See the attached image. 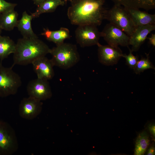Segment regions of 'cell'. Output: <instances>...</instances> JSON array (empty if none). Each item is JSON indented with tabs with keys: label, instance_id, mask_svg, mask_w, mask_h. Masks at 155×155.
<instances>
[{
	"label": "cell",
	"instance_id": "6da1fadb",
	"mask_svg": "<svg viewBox=\"0 0 155 155\" xmlns=\"http://www.w3.org/2000/svg\"><path fill=\"white\" fill-rule=\"evenodd\" d=\"M104 3L105 0H72L67 9L68 18L73 25L99 26L106 20Z\"/></svg>",
	"mask_w": 155,
	"mask_h": 155
},
{
	"label": "cell",
	"instance_id": "7a4b0ae2",
	"mask_svg": "<svg viewBox=\"0 0 155 155\" xmlns=\"http://www.w3.org/2000/svg\"><path fill=\"white\" fill-rule=\"evenodd\" d=\"M51 49L38 38H19L16 43V50L13 54L14 65H26L36 59L50 53Z\"/></svg>",
	"mask_w": 155,
	"mask_h": 155
},
{
	"label": "cell",
	"instance_id": "3957f363",
	"mask_svg": "<svg viewBox=\"0 0 155 155\" xmlns=\"http://www.w3.org/2000/svg\"><path fill=\"white\" fill-rule=\"evenodd\" d=\"M51 59L54 66L67 69L75 65L80 60L76 45L63 42L51 49Z\"/></svg>",
	"mask_w": 155,
	"mask_h": 155
},
{
	"label": "cell",
	"instance_id": "277c9868",
	"mask_svg": "<svg viewBox=\"0 0 155 155\" xmlns=\"http://www.w3.org/2000/svg\"><path fill=\"white\" fill-rule=\"evenodd\" d=\"M106 20L119 28L129 36L136 27L125 8L120 5L115 4L111 9L107 10Z\"/></svg>",
	"mask_w": 155,
	"mask_h": 155
},
{
	"label": "cell",
	"instance_id": "5b68a950",
	"mask_svg": "<svg viewBox=\"0 0 155 155\" xmlns=\"http://www.w3.org/2000/svg\"><path fill=\"white\" fill-rule=\"evenodd\" d=\"M12 67H6L0 64V97L16 94L22 85L21 77Z\"/></svg>",
	"mask_w": 155,
	"mask_h": 155
},
{
	"label": "cell",
	"instance_id": "8992f818",
	"mask_svg": "<svg viewBox=\"0 0 155 155\" xmlns=\"http://www.w3.org/2000/svg\"><path fill=\"white\" fill-rule=\"evenodd\" d=\"M15 132L8 123L0 120V155H11L18 150Z\"/></svg>",
	"mask_w": 155,
	"mask_h": 155
},
{
	"label": "cell",
	"instance_id": "52a82bcc",
	"mask_svg": "<svg viewBox=\"0 0 155 155\" xmlns=\"http://www.w3.org/2000/svg\"><path fill=\"white\" fill-rule=\"evenodd\" d=\"M76 42L82 47L97 45L101 36L96 26L91 25L78 26L75 31Z\"/></svg>",
	"mask_w": 155,
	"mask_h": 155
},
{
	"label": "cell",
	"instance_id": "ba28073f",
	"mask_svg": "<svg viewBox=\"0 0 155 155\" xmlns=\"http://www.w3.org/2000/svg\"><path fill=\"white\" fill-rule=\"evenodd\" d=\"M100 33L101 37L108 44L114 46L120 45L128 47L129 36L114 25L110 23L107 24Z\"/></svg>",
	"mask_w": 155,
	"mask_h": 155
},
{
	"label": "cell",
	"instance_id": "9c48e42d",
	"mask_svg": "<svg viewBox=\"0 0 155 155\" xmlns=\"http://www.w3.org/2000/svg\"><path fill=\"white\" fill-rule=\"evenodd\" d=\"M27 91L29 96L41 101L49 99L52 96L48 80L37 78L28 82Z\"/></svg>",
	"mask_w": 155,
	"mask_h": 155
},
{
	"label": "cell",
	"instance_id": "30bf717a",
	"mask_svg": "<svg viewBox=\"0 0 155 155\" xmlns=\"http://www.w3.org/2000/svg\"><path fill=\"white\" fill-rule=\"evenodd\" d=\"M42 103L41 101L29 96L23 98L21 101L19 107L20 116L27 120L36 118L40 113Z\"/></svg>",
	"mask_w": 155,
	"mask_h": 155
},
{
	"label": "cell",
	"instance_id": "8fae6325",
	"mask_svg": "<svg viewBox=\"0 0 155 155\" xmlns=\"http://www.w3.org/2000/svg\"><path fill=\"white\" fill-rule=\"evenodd\" d=\"M97 46L98 60L104 65L110 66L116 64L122 57L123 54L119 46L108 44L103 45L100 43Z\"/></svg>",
	"mask_w": 155,
	"mask_h": 155
},
{
	"label": "cell",
	"instance_id": "7c38bea8",
	"mask_svg": "<svg viewBox=\"0 0 155 155\" xmlns=\"http://www.w3.org/2000/svg\"><path fill=\"white\" fill-rule=\"evenodd\" d=\"M32 64L37 78L48 80L54 77V66L51 59L43 56L35 60Z\"/></svg>",
	"mask_w": 155,
	"mask_h": 155
},
{
	"label": "cell",
	"instance_id": "4fadbf2b",
	"mask_svg": "<svg viewBox=\"0 0 155 155\" xmlns=\"http://www.w3.org/2000/svg\"><path fill=\"white\" fill-rule=\"evenodd\" d=\"M155 29V24H149L136 27L129 36V44L132 46V51H137L147 38L148 34Z\"/></svg>",
	"mask_w": 155,
	"mask_h": 155
},
{
	"label": "cell",
	"instance_id": "5bb4252c",
	"mask_svg": "<svg viewBox=\"0 0 155 155\" xmlns=\"http://www.w3.org/2000/svg\"><path fill=\"white\" fill-rule=\"evenodd\" d=\"M125 8L136 27L155 24V14H150L145 11H140L138 9Z\"/></svg>",
	"mask_w": 155,
	"mask_h": 155
},
{
	"label": "cell",
	"instance_id": "9a60e30c",
	"mask_svg": "<svg viewBox=\"0 0 155 155\" xmlns=\"http://www.w3.org/2000/svg\"><path fill=\"white\" fill-rule=\"evenodd\" d=\"M33 18L31 15H29L26 11L22 13L21 18L18 20L16 27L23 37L28 38H38L32 30L31 21Z\"/></svg>",
	"mask_w": 155,
	"mask_h": 155
},
{
	"label": "cell",
	"instance_id": "2e32d148",
	"mask_svg": "<svg viewBox=\"0 0 155 155\" xmlns=\"http://www.w3.org/2000/svg\"><path fill=\"white\" fill-rule=\"evenodd\" d=\"M18 16L14 8H10L0 14V27L2 30H12L16 26Z\"/></svg>",
	"mask_w": 155,
	"mask_h": 155
},
{
	"label": "cell",
	"instance_id": "e0dca14e",
	"mask_svg": "<svg viewBox=\"0 0 155 155\" xmlns=\"http://www.w3.org/2000/svg\"><path fill=\"white\" fill-rule=\"evenodd\" d=\"M48 40L52 42L56 45L64 42V40L70 37L69 30L66 28L61 27L59 30L52 31L44 28L41 34Z\"/></svg>",
	"mask_w": 155,
	"mask_h": 155
},
{
	"label": "cell",
	"instance_id": "ac0fdd59",
	"mask_svg": "<svg viewBox=\"0 0 155 155\" xmlns=\"http://www.w3.org/2000/svg\"><path fill=\"white\" fill-rule=\"evenodd\" d=\"M115 4L125 7L143 9L146 11L155 8V0H111Z\"/></svg>",
	"mask_w": 155,
	"mask_h": 155
},
{
	"label": "cell",
	"instance_id": "d6986e66",
	"mask_svg": "<svg viewBox=\"0 0 155 155\" xmlns=\"http://www.w3.org/2000/svg\"><path fill=\"white\" fill-rule=\"evenodd\" d=\"M65 2L63 0H45L37 7L35 12L31 13L33 18L38 17L41 14L54 12L59 6H63Z\"/></svg>",
	"mask_w": 155,
	"mask_h": 155
},
{
	"label": "cell",
	"instance_id": "ffe728a7",
	"mask_svg": "<svg viewBox=\"0 0 155 155\" xmlns=\"http://www.w3.org/2000/svg\"><path fill=\"white\" fill-rule=\"evenodd\" d=\"M16 43L10 37L0 36V60L1 62L15 51Z\"/></svg>",
	"mask_w": 155,
	"mask_h": 155
},
{
	"label": "cell",
	"instance_id": "44dd1931",
	"mask_svg": "<svg viewBox=\"0 0 155 155\" xmlns=\"http://www.w3.org/2000/svg\"><path fill=\"white\" fill-rule=\"evenodd\" d=\"M150 142L149 135L146 131L140 133L136 140L134 154L144 155L149 144Z\"/></svg>",
	"mask_w": 155,
	"mask_h": 155
},
{
	"label": "cell",
	"instance_id": "7402d4cb",
	"mask_svg": "<svg viewBox=\"0 0 155 155\" xmlns=\"http://www.w3.org/2000/svg\"><path fill=\"white\" fill-rule=\"evenodd\" d=\"M146 57H142L138 61L135 67L133 69L136 74H139L148 69H155L154 66L150 59L149 54L146 53Z\"/></svg>",
	"mask_w": 155,
	"mask_h": 155
},
{
	"label": "cell",
	"instance_id": "603a6c76",
	"mask_svg": "<svg viewBox=\"0 0 155 155\" xmlns=\"http://www.w3.org/2000/svg\"><path fill=\"white\" fill-rule=\"evenodd\" d=\"M129 53L128 55L123 54L122 57L124 58L126 60V62L129 67L131 69H133L135 67L138 61V57L135 56L132 54V51L129 48Z\"/></svg>",
	"mask_w": 155,
	"mask_h": 155
},
{
	"label": "cell",
	"instance_id": "cb8c5ba5",
	"mask_svg": "<svg viewBox=\"0 0 155 155\" xmlns=\"http://www.w3.org/2000/svg\"><path fill=\"white\" fill-rule=\"evenodd\" d=\"M17 4L6 1L5 0H0V14L6 10L15 8Z\"/></svg>",
	"mask_w": 155,
	"mask_h": 155
},
{
	"label": "cell",
	"instance_id": "d4e9b609",
	"mask_svg": "<svg viewBox=\"0 0 155 155\" xmlns=\"http://www.w3.org/2000/svg\"><path fill=\"white\" fill-rule=\"evenodd\" d=\"M148 127L150 134L155 138V125L154 124L149 125L148 126Z\"/></svg>",
	"mask_w": 155,
	"mask_h": 155
},
{
	"label": "cell",
	"instance_id": "484cf974",
	"mask_svg": "<svg viewBox=\"0 0 155 155\" xmlns=\"http://www.w3.org/2000/svg\"><path fill=\"white\" fill-rule=\"evenodd\" d=\"M148 38L149 40V43L153 46H155V34H152L151 36Z\"/></svg>",
	"mask_w": 155,
	"mask_h": 155
},
{
	"label": "cell",
	"instance_id": "4316f807",
	"mask_svg": "<svg viewBox=\"0 0 155 155\" xmlns=\"http://www.w3.org/2000/svg\"><path fill=\"white\" fill-rule=\"evenodd\" d=\"M155 149L154 145L152 146L148 150L147 154L148 155H155Z\"/></svg>",
	"mask_w": 155,
	"mask_h": 155
},
{
	"label": "cell",
	"instance_id": "83f0119b",
	"mask_svg": "<svg viewBox=\"0 0 155 155\" xmlns=\"http://www.w3.org/2000/svg\"><path fill=\"white\" fill-rule=\"evenodd\" d=\"M34 3L37 5V6H39L40 4H41L42 2H43L45 0H31Z\"/></svg>",
	"mask_w": 155,
	"mask_h": 155
},
{
	"label": "cell",
	"instance_id": "f1b7e54d",
	"mask_svg": "<svg viewBox=\"0 0 155 155\" xmlns=\"http://www.w3.org/2000/svg\"><path fill=\"white\" fill-rule=\"evenodd\" d=\"M2 29L0 27V36H1V33Z\"/></svg>",
	"mask_w": 155,
	"mask_h": 155
},
{
	"label": "cell",
	"instance_id": "f546056e",
	"mask_svg": "<svg viewBox=\"0 0 155 155\" xmlns=\"http://www.w3.org/2000/svg\"><path fill=\"white\" fill-rule=\"evenodd\" d=\"M63 0L66 3V2H67V1H71L72 0Z\"/></svg>",
	"mask_w": 155,
	"mask_h": 155
}]
</instances>
